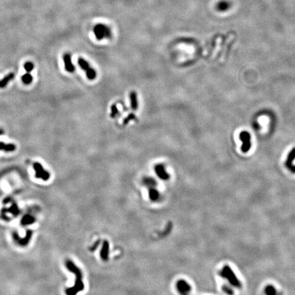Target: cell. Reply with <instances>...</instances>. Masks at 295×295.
I'll use <instances>...</instances> for the list:
<instances>
[{"instance_id": "7a4b0ae2", "label": "cell", "mask_w": 295, "mask_h": 295, "mask_svg": "<svg viewBox=\"0 0 295 295\" xmlns=\"http://www.w3.org/2000/svg\"><path fill=\"white\" fill-rule=\"evenodd\" d=\"M219 275L222 278L226 279L232 286L236 288H240L242 287L241 282L236 277V274L231 269V267H229L228 265H225L219 271Z\"/></svg>"}, {"instance_id": "d6986e66", "label": "cell", "mask_w": 295, "mask_h": 295, "mask_svg": "<svg viewBox=\"0 0 295 295\" xmlns=\"http://www.w3.org/2000/svg\"><path fill=\"white\" fill-rule=\"evenodd\" d=\"M16 149V146L12 143L6 144L2 141H0V150L6 152H12Z\"/></svg>"}, {"instance_id": "cb8c5ba5", "label": "cell", "mask_w": 295, "mask_h": 295, "mask_svg": "<svg viewBox=\"0 0 295 295\" xmlns=\"http://www.w3.org/2000/svg\"><path fill=\"white\" fill-rule=\"evenodd\" d=\"M118 114H119V111H118V108H117L116 105L115 104L112 105L111 109V114H110V116H111V118H116V117L118 116Z\"/></svg>"}, {"instance_id": "9a60e30c", "label": "cell", "mask_w": 295, "mask_h": 295, "mask_svg": "<svg viewBox=\"0 0 295 295\" xmlns=\"http://www.w3.org/2000/svg\"><path fill=\"white\" fill-rule=\"evenodd\" d=\"M130 107L133 110L135 111L138 109V99H137V93L135 91L130 92Z\"/></svg>"}, {"instance_id": "603a6c76", "label": "cell", "mask_w": 295, "mask_h": 295, "mask_svg": "<svg viewBox=\"0 0 295 295\" xmlns=\"http://www.w3.org/2000/svg\"><path fill=\"white\" fill-rule=\"evenodd\" d=\"M134 120H136L135 115L134 114H133V113L129 114L127 117H126V118L125 119H124V120H123V125H127V124L129 123L130 121Z\"/></svg>"}, {"instance_id": "44dd1931", "label": "cell", "mask_w": 295, "mask_h": 295, "mask_svg": "<svg viewBox=\"0 0 295 295\" xmlns=\"http://www.w3.org/2000/svg\"><path fill=\"white\" fill-rule=\"evenodd\" d=\"M229 8V3L227 1H221L217 4V8L218 10L223 12V11H226Z\"/></svg>"}, {"instance_id": "4316f807", "label": "cell", "mask_w": 295, "mask_h": 295, "mask_svg": "<svg viewBox=\"0 0 295 295\" xmlns=\"http://www.w3.org/2000/svg\"><path fill=\"white\" fill-rule=\"evenodd\" d=\"M100 244H101V240H98L97 241H96L93 245H92L90 248V250L91 251H94V250H96V249H97V247H98V245Z\"/></svg>"}, {"instance_id": "d4e9b609", "label": "cell", "mask_w": 295, "mask_h": 295, "mask_svg": "<svg viewBox=\"0 0 295 295\" xmlns=\"http://www.w3.org/2000/svg\"><path fill=\"white\" fill-rule=\"evenodd\" d=\"M222 290H223V291L225 292V293L228 294V295H232L234 294L233 290L232 289L231 287L228 285L225 284V285L223 286Z\"/></svg>"}, {"instance_id": "2e32d148", "label": "cell", "mask_w": 295, "mask_h": 295, "mask_svg": "<svg viewBox=\"0 0 295 295\" xmlns=\"http://www.w3.org/2000/svg\"><path fill=\"white\" fill-rule=\"evenodd\" d=\"M142 183L148 189L156 187L157 184L156 180L151 177H144L142 180Z\"/></svg>"}, {"instance_id": "4fadbf2b", "label": "cell", "mask_w": 295, "mask_h": 295, "mask_svg": "<svg viewBox=\"0 0 295 295\" xmlns=\"http://www.w3.org/2000/svg\"><path fill=\"white\" fill-rule=\"evenodd\" d=\"M36 221V218L34 217V215L31 213H27L21 218L20 224L23 226H28L34 224Z\"/></svg>"}, {"instance_id": "5b68a950", "label": "cell", "mask_w": 295, "mask_h": 295, "mask_svg": "<svg viewBox=\"0 0 295 295\" xmlns=\"http://www.w3.org/2000/svg\"><path fill=\"white\" fill-rule=\"evenodd\" d=\"M10 206L8 208L4 207L3 209L1 211V217L2 218V219H4L5 221H8V214H10L13 217H17L20 214V209L19 206H17V204L15 202L12 201V199L10 200Z\"/></svg>"}, {"instance_id": "ac0fdd59", "label": "cell", "mask_w": 295, "mask_h": 295, "mask_svg": "<svg viewBox=\"0 0 295 295\" xmlns=\"http://www.w3.org/2000/svg\"><path fill=\"white\" fill-rule=\"evenodd\" d=\"M15 78V74L11 73L6 75L3 79L0 81V88H4L8 85L10 81H12Z\"/></svg>"}, {"instance_id": "ba28073f", "label": "cell", "mask_w": 295, "mask_h": 295, "mask_svg": "<svg viewBox=\"0 0 295 295\" xmlns=\"http://www.w3.org/2000/svg\"><path fill=\"white\" fill-rule=\"evenodd\" d=\"M176 289L180 295H189L191 291V285L184 280H180L176 282Z\"/></svg>"}, {"instance_id": "6da1fadb", "label": "cell", "mask_w": 295, "mask_h": 295, "mask_svg": "<svg viewBox=\"0 0 295 295\" xmlns=\"http://www.w3.org/2000/svg\"><path fill=\"white\" fill-rule=\"evenodd\" d=\"M65 266L70 272H72L75 275V284L73 286L66 288L65 293L66 295H76L79 292L84 289V283L83 281V273L79 268L75 264L73 261L67 260L65 262Z\"/></svg>"}, {"instance_id": "9c48e42d", "label": "cell", "mask_w": 295, "mask_h": 295, "mask_svg": "<svg viewBox=\"0 0 295 295\" xmlns=\"http://www.w3.org/2000/svg\"><path fill=\"white\" fill-rule=\"evenodd\" d=\"M239 138L243 141L241 150L243 152H247L251 148V135L247 131H242L239 135Z\"/></svg>"}, {"instance_id": "7402d4cb", "label": "cell", "mask_w": 295, "mask_h": 295, "mask_svg": "<svg viewBox=\"0 0 295 295\" xmlns=\"http://www.w3.org/2000/svg\"><path fill=\"white\" fill-rule=\"evenodd\" d=\"M21 80H22V82H23V83H25V84L28 85V84H30V83L32 82L33 77L30 73H26L22 76Z\"/></svg>"}, {"instance_id": "e0dca14e", "label": "cell", "mask_w": 295, "mask_h": 295, "mask_svg": "<svg viewBox=\"0 0 295 295\" xmlns=\"http://www.w3.org/2000/svg\"><path fill=\"white\" fill-rule=\"evenodd\" d=\"M294 159H295V147L289 152V154H288L287 157V160L286 161V165L288 170L292 167V161H293Z\"/></svg>"}, {"instance_id": "83f0119b", "label": "cell", "mask_w": 295, "mask_h": 295, "mask_svg": "<svg viewBox=\"0 0 295 295\" xmlns=\"http://www.w3.org/2000/svg\"><path fill=\"white\" fill-rule=\"evenodd\" d=\"M290 171H291L292 173H295V165H292L291 168L289 169Z\"/></svg>"}, {"instance_id": "3957f363", "label": "cell", "mask_w": 295, "mask_h": 295, "mask_svg": "<svg viewBox=\"0 0 295 295\" xmlns=\"http://www.w3.org/2000/svg\"><path fill=\"white\" fill-rule=\"evenodd\" d=\"M94 34L96 40H102L111 37V31L109 27L105 24H97L94 27Z\"/></svg>"}, {"instance_id": "5bb4252c", "label": "cell", "mask_w": 295, "mask_h": 295, "mask_svg": "<svg viewBox=\"0 0 295 295\" xmlns=\"http://www.w3.org/2000/svg\"><path fill=\"white\" fill-rule=\"evenodd\" d=\"M148 195L150 200L152 202H157L161 197L159 191L155 187L148 189Z\"/></svg>"}, {"instance_id": "52a82bcc", "label": "cell", "mask_w": 295, "mask_h": 295, "mask_svg": "<svg viewBox=\"0 0 295 295\" xmlns=\"http://www.w3.org/2000/svg\"><path fill=\"white\" fill-rule=\"evenodd\" d=\"M33 168L35 170V176L36 178L42 179L44 181H47L50 178V173H49L47 171L44 170L43 167L42 166L40 163L36 162V163L33 164Z\"/></svg>"}, {"instance_id": "7c38bea8", "label": "cell", "mask_w": 295, "mask_h": 295, "mask_svg": "<svg viewBox=\"0 0 295 295\" xmlns=\"http://www.w3.org/2000/svg\"><path fill=\"white\" fill-rule=\"evenodd\" d=\"M109 243L107 240H103L102 243V247H101L100 256L101 259L103 261H107L109 260Z\"/></svg>"}, {"instance_id": "f1b7e54d", "label": "cell", "mask_w": 295, "mask_h": 295, "mask_svg": "<svg viewBox=\"0 0 295 295\" xmlns=\"http://www.w3.org/2000/svg\"><path fill=\"white\" fill-rule=\"evenodd\" d=\"M2 134H4V130L2 129H0V135H2Z\"/></svg>"}, {"instance_id": "8fae6325", "label": "cell", "mask_w": 295, "mask_h": 295, "mask_svg": "<svg viewBox=\"0 0 295 295\" xmlns=\"http://www.w3.org/2000/svg\"><path fill=\"white\" fill-rule=\"evenodd\" d=\"M63 61H64V68L65 70L68 72V73H73L75 71V66L72 62V58L71 54L68 53H64V56H63Z\"/></svg>"}, {"instance_id": "8992f818", "label": "cell", "mask_w": 295, "mask_h": 295, "mask_svg": "<svg viewBox=\"0 0 295 295\" xmlns=\"http://www.w3.org/2000/svg\"><path fill=\"white\" fill-rule=\"evenodd\" d=\"M78 64L79 65L80 68L83 69V71H85L87 78L89 80H94L96 77V71L94 68H91L90 65L85 59L82 58H79Z\"/></svg>"}, {"instance_id": "ffe728a7", "label": "cell", "mask_w": 295, "mask_h": 295, "mask_svg": "<svg viewBox=\"0 0 295 295\" xmlns=\"http://www.w3.org/2000/svg\"><path fill=\"white\" fill-rule=\"evenodd\" d=\"M264 293L266 295H278L276 288L272 285H268L265 287Z\"/></svg>"}, {"instance_id": "30bf717a", "label": "cell", "mask_w": 295, "mask_h": 295, "mask_svg": "<svg viewBox=\"0 0 295 295\" xmlns=\"http://www.w3.org/2000/svg\"><path fill=\"white\" fill-rule=\"evenodd\" d=\"M154 171L156 173L157 176L160 179L163 180V181H168L170 178V175L165 171V167L162 164H157L154 167Z\"/></svg>"}, {"instance_id": "484cf974", "label": "cell", "mask_w": 295, "mask_h": 295, "mask_svg": "<svg viewBox=\"0 0 295 295\" xmlns=\"http://www.w3.org/2000/svg\"><path fill=\"white\" fill-rule=\"evenodd\" d=\"M34 65L31 62H28L24 64V68L28 73L31 72L34 69Z\"/></svg>"}, {"instance_id": "277c9868", "label": "cell", "mask_w": 295, "mask_h": 295, "mask_svg": "<svg viewBox=\"0 0 295 295\" xmlns=\"http://www.w3.org/2000/svg\"><path fill=\"white\" fill-rule=\"evenodd\" d=\"M32 235L33 232L30 229H28V230L26 231L25 236L24 237H21L17 232H13L12 236L13 240L17 245L20 247H26L30 243L31 237H32Z\"/></svg>"}]
</instances>
